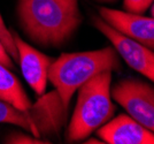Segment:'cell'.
Wrapping results in <instances>:
<instances>
[{"instance_id": "7c38bea8", "label": "cell", "mask_w": 154, "mask_h": 144, "mask_svg": "<svg viewBox=\"0 0 154 144\" xmlns=\"http://www.w3.org/2000/svg\"><path fill=\"white\" fill-rule=\"evenodd\" d=\"M0 40H1L4 47L6 49L7 53L9 54V57L13 59V61L17 62V50L15 46L13 33L6 27L1 13H0Z\"/></svg>"}, {"instance_id": "7a4b0ae2", "label": "cell", "mask_w": 154, "mask_h": 144, "mask_svg": "<svg viewBox=\"0 0 154 144\" xmlns=\"http://www.w3.org/2000/svg\"><path fill=\"white\" fill-rule=\"evenodd\" d=\"M120 69L121 60L112 46L84 52L62 53L53 60L48 70V81L54 85L64 107L69 110L71 98L81 85L99 73L119 72Z\"/></svg>"}, {"instance_id": "8fae6325", "label": "cell", "mask_w": 154, "mask_h": 144, "mask_svg": "<svg viewBox=\"0 0 154 144\" xmlns=\"http://www.w3.org/2000/svg\"><path fill=\"white\" fill-rule=\"evenodd\" d=\"M5 143L7 144H50V139L35 137L33 135L26 134V131L12 130L6 137Z\"/></svg>"}, {"instance_id": "9c48e42d", "label": "cell", "mask_w": 154, "mask_h": 144, "mask_svg": "<svg viewBox=\"0 0 154 144\" xmlns=\"http://www.w3.org/2000/svg\"><path fill=\"white\" fill-rule=\"evenodd\" d=\"M97 136L108 144H153L154 131L144 127L128 113H120L97 129Z\"/></svg>"}, {"instance_id": "ba28073f", "label": "cell", "mask_w": 154, "mask_h": 144, "mask_svg": "<svg viewBox=\"0 0 154 144\" xmlns=\"http://www.w3.org/2000/svg\"><path fill=\"white\" fill-rule=\"evenodd\" d=\"M99 16L113 29L124 36L137 40L146 47L154 50V20L151 16L113 9L109 7H98Z\"/></svg>"}, {"instance_id": "52a82bcc", "label": "cell", "mask_w": 154, "mask_h": 144, "mask_svg": "<svg viewBox=\"0 0 154 144\" xmlns=\"http://www.w3.org/2000/svg\"><path fill=\"white\" fill-rule=\"evenodd\" d=\"M15 46L17 50V64L26 83L37 96L45 93L48 83V70L54 58L46 55L33 46L28 44L19 36L13 33Z\"/></svg>"}, {"instance_id": "5b68a950", "label": "cell", "mask_w": 154, "mask_h": 144, "mask_svg": "<svg viewBox=\"0 0 154 144\" xmlns=\"http://www.w3.org/2000/svg\"><path fill=\"white\" fill-rule=\"evenodd\" d=\"M110 97L131 118L154 131L153 85L139 79H123L110 85Z\"/></svg>"}, {"instance_id": "3957f363", "label": "cell", "mask_w": 154, "mask_h": 144, "mask_svg": "<svg viewBox=\"0 0 154 144\" xmlns=\"http://www.w3.org/2000/svg\"><path fill=\"white\" fill-rule=\"evenodd\" d=\"M113 72L99 73L77 90V100L66 129L68 143L81 142L90 137L114 117L116 106L110 97Z\"/></svg>"}, {"instance_id": "4fadbf2b", "label": "cell", "mask_w": 154, "mask_h": 144, "mask_svg": "<svg viewBox=\"0 0 154 144\" xmlns=\"http://www.w3.org/2000/svg\"><path fill=\"white\" fill-rule=\"evenodd\" d=\"M154 0H123V8L125 12L143 15L153 5Z\"/></svg>"}, {"instance_id": "5bb4252c", "label": "cell", "mask_w": 154, "mask_h": 144, "mask_svg": "<svg viewBox=\"0 0 154 144\" xmlns=\"http://www.w3.org/2000/svg\"><path fill=\"white\" fill-rule=\"evenodd\" d=\"M0 64H2L4 66H6L7 68H9L11 70L15 68V65H14L13 59L9 57V54L7 53L6 49L4 47L1 40H0Z\"/></svg>"}, {"instance_id": "2e32d148", "label": "cell", "mask_w": 154, "mask_h": 144, "mask_svg": "<svg viewBox=\"0 0 154 144\" xmlns=\"http://www.w3.org/2000/svg\"><path fill=\"white\" fill-rule=\"evenodd\" d=\"M98 2H101V4H115L117 0H96Z\"/></svg>"}, {"instance_id": "6da1fadb", "label": "cell", "mask_w": 154, "mask_h": 144, "mask_svg": "<svg viewBox=\"0 0 154 144\" xmlns=\"http://www.w3.org/2000/svg\"><path fill=\"white\" fill-rule=\"evenodd\" d=\"M16 16L26 38L42 47H61L83 22L78 0H17Z\"/></svg>"}, {"instance_id": "9a60e30c", "label": "cell", "mask_w": 154, "mask_h": 144, "mask_svg": "<svg viewBox=\"0 0 154 144\" xmlns=\"http://www.w3.org/2000/svg\"><path fill=\"white\" fill-rule=\"evenodd\" d=\"M84 143H86V144H91V143H93V144H103V142L100 139V138H86V139H84Z\"/></svg>"}, {"instance_id": "8992f818", "label": "cell", "mask_w": 154, "mask_h": 144, "mask_svg": "<svg viewBox=\"0 0 154 144\" xmlns=\"http://www.w3.org/2000/svg\"><path fill=\"white\" fill-rule=\"evenodd\" d=\"M92 24L98 31L112 43L116 53L122 58L125 64L138 72L143 76L147 77L151 82L154 81V52L137 40L124 36L117 30L107 24L100 16L92 15Z\"/></svg>"}, {"instance_id": "30bf717a", "label": "cell", "mask_w": 154, "mask_h": 144, "mask_svg": "<svg viewBox=\"0 0 154 144\" xmlns=\"http://www.w3.org/2000/svg\"><path fill=\"white\" fill-rule=\"evenodd\" d=\"M0 100L7 102L20 110H29L32 105L21 81L2 64H0Z\"/></svg>"}, {"instance_id": "277c9868", "label": "cell", "mask_w": 154, "mask_h": 144, "mask_svg": "<svg viewBox=\"0 0 154 144\" xmlns=\"http://www.w3.org/2000/svg\"><path fill=\"white\" fill-rule=\"evenodd\" d=\"M68 115L57 90L39 96L29 110H20L7 102L0 100V124L17 126L35 137L57 136L63 129Z\"/></svg>"}]
</instances>
